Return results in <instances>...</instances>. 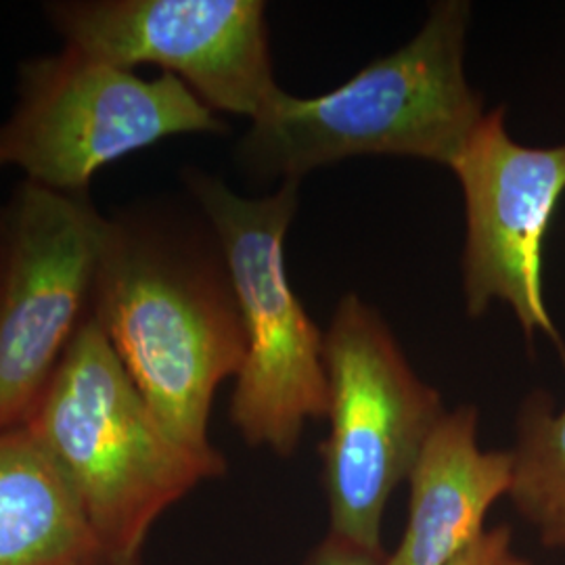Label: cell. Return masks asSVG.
Returning <instances> with one entry per match:
<instances>
[{
    "instance_id": "30bf717a",
    "label": "cell",
    "mask_w": 565,
    "mask_h": 565,
    "mask_svg": "<svg viewBox=\"0 0 565 565\" xmlns=\"http://www.w3.org/2000/svg\"><path fill=\"white\" fill-rule=\"evenodd\" d=\"M511 450H482L478 411L445 413L413 467L408 520L385 565H448L482 532L499 499L509 494Z\"/></svg>"
},
{
    "instance_id": "6da1fadb",
    "label": "cell",
    "mask_w": 565,
    "mask_h": 565,
    "mask_svg": "<svg viewBox=\"0 0 565 565\" xmlns=\"http://www.w3.org/2000/svg\"><path fill=\"white\" fill-rule=\"evenodd\" d=\"M93 319L168 436L216 455L212 401L247 352L224 260L198 258L149 224L109 218Z\"/></svg>"
},
{
    "instance_id": "ba28073f",
    "label": "cell",
    "mask_w": 565,
    "mask_h": 565,
    "mask_svg": "<svg viewBox=\"0 0 565 565\" xmlns=\"http://www.w3.org/2000/svg\"><path fill=\"white\" fill-rule=\"evenodd\" d=\"M44 13L67 46L160 65L216 111L254 120L279 90L260 0H60Z\"/></svg>"
},
{
    "instance_id": "3957f363",
    "label": "cell",
    "mask_w": 565,
    "mask_h": 565,
    "mask_svg": "<svg viewBox=\"0 0 565 565\" xmlns=\"http://www.w3.org/2000/svg\"><path fill=\"white\" fill-rule=\"evenodd\" d=\"M23 427L72 488L97 551L121 565H137L168 507L226 467L221 452L198 455L168 436L95 319Z\"/></svg>"
},
{
    "instance_id": "277c9868",
    "label": "cell",
    "mask_w": 565,
    "mask_h": 565,
    "mask_svg": "<svg viewBox=\"0 0 565 565\" xmlns=\"http://www.w3.org/2000/svg\"><path fill=\"white\" fill-rule=\"evenodd\" d=\"M189 186L216 233L247 343L231 422L247 445L287 457L303 425L329 413L324 335L285 273L282 245L298 207V181L260 200L235 195L202 172L189 177Z\"/></svg>"
},
{
    "instance_id": "7a4b0ae2",
    "label": "cell",
    "mask_w": 565,
    "mask_h": 565,
    "mask_svg": "<svg viewBox=\"0 0 565 565\" xmlns=\"http://www.w3.org/2000/svg\"><path fill=\"white\" fill-rule=\"evenodd\" d=\"M469 13L461 0L438 2L413 41L319 97L279 88L252 120L243 160L285 181L356 156H406L452 168L486 114L465 78Z\"/></svg>"
},
{
    "instance_id": "52a82bcc",
    "label": "cell",
    "mask_w": 565,
    "mask_h": 565,
    "mask_svg": "<svg viewBox=\"0 0 565 565\" xmlns=\"http://www.w3.org/2000/svg\"><path fill=\"white\" fill-rule=\"evenodd\" d=\"M107 223L88 193L30 181L0 207V434L25 424L93 319Z\"/></svg>"
},
{
    "instance_id": "9a60e30c",
    "label": "cell",
    "mask_w": 565,
    "mask_h": 565,
    "mask_svg": "<svg viewBox=\"0 0 565 565\" xmlns=\"http://www.w3.org/2000/svg\"><path fill=\"white\" fill-rule=\"evenodd\" d=\"M67 565H121L118 562H114V559H109V557H105L102 553H93V555H88V557H84V559H78V562H74V564Z\"/></svg>"
},
{
    "instance_id": "9c48e42d",
    "label": "cell",
    "mask_w": 565,
    "mask_h": 565,
    "mask_svg": "<svg viewBox=\"0 0 565 565\" xmlns=\"http://www.w3.org/2000/svg\"><path fill=\"white\" fill-rule=\"evenodd\" d=\"M463 186L467 312L511 306L525 338L545 333L564 354L543 282L545 239L565 193V142L525 147L507 132L505 107L486 111L452 163Z\"/></svg>"
},
{
    "instance_id": "5bb4252c",
    "label": "cell",
    "mask_w": 565,
    "mask_h": 565,
    "mask_svg": "<svg viewBox=\"0 0 565 565\" xmlns=\"http://www.w3.org/2000/svg\"><path fill=\"white\" fill-rule=\"evenodd\" d=\"M385 562L384 551L354 545L338 534H329L306 565H385Z\"/></svg>"
},
{
    "instance_id": "4fadbf2b",
    "label": "cell",
    "mask_w": 565,
    "mask_h": 565,
    "mask_svg": "<svg viewBox=\"0 0 565 565\" xmlns=\"http://www.w3.org/2000/svg\"><path fill=\"white\" fill-rule=\"evenodd\" d=\"M448 565H532L513 551V534L507 525L484 530Z\"/></svg>"
},
{
    "instance_id": "5b68a950",
    "label": "cell",
    "mask_w": 565,
    "mask_h": 565,
    "mask_svg": "<svg viewBox=\"0 0 565 565\" xmlns=\"http://www.w3.org/2000/svg\"><path fill=\"white\" fill-rule=\"evenodd\" d=\"M224 126L177 76L147 81L65 44L21 63L18 103L0 124V166L53 191L86 193L107 163L174 135Z\"/></svg>"
},
{
    "instance_id": "7c38bea8",
    "label": "cell",
    "mask_w": 565,
    "mask_h": 565,
    "mask_svg": "<svg viewBox=\"0 0 565 565\" xmlns=\"http://www.w3.org/2000/svg\"><path fill=\"white\" fill-rule=\"evenodd\" d=\"M509 499L546 548H565V404L555 411L545 392L525 401L511 450Z\"/></svg>"
},
{
    "instance_id": "8992f818",
    "label": "cell",
    "mask_w": 565,
    "mask_h": 565,
    "mask_svg": "<svg viewBox=\"0 0 565 565\" xmlns=\"http://www.w3.org/2000/svg\"><path fill=\"white\" fill-rule=\"evenodd\" d=\"M324 369L331 429L319 452L331 534L382 551L385 507L443 419V398L415 375L382 317L356 294L335 308Z\"/></svg>"
},
{
    "instance_id": "8fae6325",
    "label": "cell",
    "mask_w": 565,
    "mask_h": 565,
    "mask_svg": "<svg viewBox=\"0 0 565 565\" xmlns=\"http://www.w3.org/2000/svg\"><path fill=\"white\" fill-rule=\"evenodd\" d=\"M99 553L72 488L21 425L0 434V565H67Z\"/></svg>"
}]
</instances>
